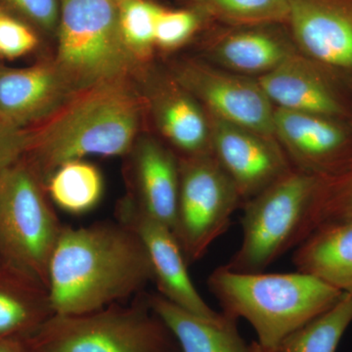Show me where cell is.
<instances>
[{
	"instance_id": "cell-1",
	"label": "cell",
	"mask_w": 352,
	"mask_h": 352,
	"mask_svg": "<svg viewBox=\"0 0 352 352\" xmlns=\"http://www.w3.org/2000/svg\"><path fill=\"white\" fill-rule=\"evenodd\" d=\"M153 280L144 245L119 221L64 226L48 264V293L58 315L97 311L138 294Z\"/></svg>"
},
{
	"instance_id": "cell-2",
	"label": "cell",
	"mask_w": 352,
	"mask_h": 352,
	"mask_svg": "<svg viewBox=\"0 0 352 352\" xmlns=\"http://www.w3.org/2000/svg\"><path fill=\"white\" fill-rule=\"evenodd\" d=\"M133 82L104 83L78 92L47 120L30 129L25 160L44 183L67 162L131 152L147 109Z\"/></svg>"
},
{
	"instance_id": "cell-3",
	"label": "cell",
	"mask_w": 352,
	"mask_h": 352,
	"mask_svg": "<svg viewBox=\"0 0 352 352\" xmlns=\"http://www.w3.org/2000/svg\"><path fill=\"white\" fill-rule=\"evenodd\" d=\"M222 312L245 319L263 349L276 352L291 333L333 307L342 292L318 278L295 273H239L219 266L208 279Z\"/></svg>"
},
{
	"instance_id": "cell-4",
	"label": "cell",
	"mask_w": 352,
	"mask_h": 352,
	"mask_svg": "<svg viewBox=\"0 0 352 352\" xmlns=\"http://www.w3.org/2000/svg\"><path fill=\"white\" fill-rule=\"evenodd\" d=\"M58 31L52 61L75 94L138 80L145 69L124 43L115 0H62Z\"/></svg>"
},
{
	"instance_id": "cell-5",
	"label": "cell",
	"mask_w": 352,
	"mask_h": 352,
	"mask_svg": "<svg viewBox=\"0 0 352 352\" xmlns=\"http://www.w3.org/2000/svg\"><path fill=\"white\" fill-rule=\"evenodd\" d=\"M47 196L44 180L25 157L0 176V258L46 288L64 227Z\"/></svg>"
},
{
	"instance_id": "cell-6",
	"label": "cell",
	"mask_w": 352,
	"mask_h": 352,
	"mask_svg": "<svg viewBox=\"0 0 352 352\" xmlns=\"http://www.w3.org/2000/svg\"><path fill=\"white\" fill-rule=\"evenodd\" d=\"M171 335L147 296L78 315L53 314L30 340L34 352H170Z\"/></svg>"
},
{
	"instance_id": "cell-7",
	"label": "cell",
	"mask_w": 352,
	"mask_h": 352,
	"mask_svg": "<svg viewBox=\"0 0 352 352\" xmlns=\"http://www.w3.org/2000/svg\"><path fill=\"white\" fill-rule=\"evenodd\" d=\"M320 178L294 168L245 201L242 242L226 267L234 272H264L285 252L295 249Z\"/></svg>"
},
{
	"instance_id": "cell-8",
	"label": "cell",
	"mask_w": 352,
	"mask_h": 352,
	"mask_svg": "<svg viewBox=\"0 0 352 352\" xmlns=\"http://www.w3.org/2000/svg\"><path fill=\"white\" fill-rule=\"evenodd\" d=\"M179 190L173 233L188 263L205 256L228 230L242 203L231 178L212 155L178 157Z\"/></svg>"
},
{
	"instance_id": "cell-9",
	"label": "cell",
	"mask_w": 352,
	"mask_h": 352,
	"mask_svg": "<svg viewBox=\"0 0 352 352\" xmlns=\"http://www.w3.org/2000/svg\"><path fill=\"white\" fill-rule=\"evenodd\" d=\"M168 74L208 115L274 138L275 107L258 80L194 59L175 62Z\"/></svg>"
},
{
	"instance_id": "cell-10",
	"label": "cell",
	"mask_w": 352,
	"mask_h": 352,
	"mask_svg": "<svg viewBox=\"0 0 352 352\" xmlns=\"http://www.w3.org/2000/svg\"><path fill=\"white\" fill-rule=\"evenodd\" d=\"M116 212L118 221L133 231L144 245L160 295L190 314L220 320L223 314L212 309L194 286L188 261L170 227L146 214L127 196Z\"/></svg>"
},
{
	"instance_id": "cell-11",
	"label": "cell",
	"mask_w": 352,
	"mask_h": 352,
	"mask_svg": "<svg viewBox=\"0 0 352 352\" xmlns=\"http://www.w3.org/2000/svg\"><path fill=\"white\" fill-rule=\"evenodd\" d=\"M208 117L212 156L235 184L243 204L293 170L272 136Z\"/></svg>"
},
{
	"instance_id": "cell-12",
	"label": "cell",
	"mask_w": 352,
	"mask_h": 352,
	"mask_svg": "<svg viewBox=\"0 0 352 352\" xmlns=\"http://www.w3.org/2000/svg\"><path fill=\"white\" fill-rule=\"evenodd\" d=\"M274 138L294 168L325 177L352 160V124L317 113L275 108Z\"/></svg>"
},
{
	"instance_id": "cell-13",
	"label": "cell",
	"mask_w": 352,
	"mask_h": 352,
	"mask_svg": "<svg viewBox=\"0 0 352 352\" xmlns=\"http://www.w3.org/2000/svg\"><path fill=\"white\" fill-rule=\"evenodd\" d=\"M287 23L300 54L352 78V0H289Z\"/></svg>"
},
{
	"instance_id": "cell-14",
	"label": "cell",
	"mask_w": 352,
	"mask_h": 352,
	"mask_svg": "<svg viewBox=\"0 0 352 352\" xmlns=\"http://www.w3.org/2000/svg\"><path fill=\"white\" fill-rule=\"evenodd\" d=\"M339 76L296 52L270 73L256 78L275 108L351 120Z\"/></svg>"
},
{
	"instance_id": "cell-15",
	"label": "cell",
	"mask_w": 352,
	"mask_h": 352,
	"mask_svg": "<svg viewBox=\"0 0 352 352\" xmlns=\"http://www.w3.org/2000/svg\"><path fill=\"white\" fill-rule=\"evenodd\" d=\"M138 78L144 80L143 96L155 124L178 157L212 155L210 117L195 97L170 74L150 82L144 69Z\"/></svg>"
},
{
	"instance_id": "cell-16",
	"label": "cell",
	"mask_w": 352,
	"mask_h": 352,
	"mask_svg": "<svg viewBox=\"0 0 352 352\" xmlns=\"http://www.w3.org/2000/svg\"><path fill=\"white\" fill-rule=\"evenodd\" d=\"M75 94L53 61L0 69V120L21 129L41 124Z\"/></svg>"
},
{
	"instance_id": "cell-17",
	"label": "cell",
	"mask_w": 352,
	"mask_h": 352,
	"mask_svg": "<svg viewBox=\"0 0 352 352\" xmlns=\"http://www.w3.org/2000/svg\"><path fill=\"white\" fill-rule=\"evenodd\" d=\"M129 154L132 191L127 197L143 212L173 232L179 190L178 156L149 136L138 138Z\"/></svg>"
},
{
	"instance_id": "cell-18",
	"label": "cell",
	"mask_w": 352,
	"mask_h": 352,
	"mask_svg": "<svg viewBox=\"0 0 352 352\" xmlns=\"http://www.w3.org/2000/svg\"><path fill=\"white\" fill-rule=\"evenodd\" d=\"M275 25H244L222 34L208 46V57L238 75H266L298 52L294 41Z\"/></svg>"
},
{
	"instance_id": "cell-19",
	"label": "cell",
	"mask_w": 352,
	"mask_h": 352,
	"mask_svg": "<svg viewBox=\"0 0 352 352\" xmlns=\"http://www.w3.org/2000/svg\"><path fill=\"white\" fill-rule=\"evenodd\" d=\"M295 249L296 271L352 294V219L319 227Z\"/></svg>"
},
{
	"instance_id": "cell-20",
	"label": "cell",
	"mask_w": 352,
	"mask_h": 352,
	"mask_svg": "<svg viewBox=\"0 0 352 352\" xmlns=\"http://www.w3.org/2000/svg\"><path fill=\"white\" fill-rule=\"evenodd\" d=\"M155 314L177 340L182 352H250L237 327V319L224 314L219 321L190 314L160 294L147 296Z\"/></svg>"
},
{
	"instance_id": "cell-21",
	"label": "cell",
	"mask_w": 352,
	"mask_h": 352,
	"mask_svg": "<svg viewBox=\"0 0 352 352\" xmlns=\"http://www.w3.org/2000/svg\"><path fill=\"white\" fill-rule=\"evenodd\" d=\"M53 312L43 284L6 264H0V339L34 333Z\"/></svg>"
},
{
	"instance_id": "cell-22",
	"label": "cell",
	"mask_w": 352,
	"mask_h": 352,
	"mask_svg": "<svg viewBox=\"0 0 352 352\" xmlns=\"http://www.w3.org/2000/svg\"><path fill=\"white\" fill-rule=\"evenodd\" d=\"M51 201L64 212L82 214L96 207L103 195V178L94 164L83 160L67 162L45 180Z\"/></svg>"
},
{
	"instance_id": "cell-23",
	"label": "cell",
	"mask_w": 352,
	"mask_h": 352,
	"mask_svg": "<svg viewBox=\"0 0 352 352\" xmlns=\"http://www.w3.org/2000/svg\"><path fill=\"white\" fill-rule=\"evenodd\" d=\"M352 323V294H342L325 312L291 333L276 352H337Z\"/></svg>"
},
{
	"instance_id": "cell-24",
	"label": "cell",
	"mask_w": 352,
	"mask_h": 352,
	"mask_svg": "<svg viewBox=\"0 0 352 352\" xmlns=\"http://www.w3.org/2000/svg\"><path fill=\"white\" fill-rule=\"evenodd\" d=\"M347 219H352V160L338 173L320 178L295 248L319 227Z\"/></svg>"
},
{
	"instance_id": "cell-25",
	"label": "cell",
	"mask_w": 352,
	"mask_h": 352,
	"mask_svg": "<svg viewBox=\"0 0 352 352\" xmlns=\"http://www.w3.org/2000/svg\"><path fill=\"white\" fill-rule=\"evenodd\" d=\"M192 9L235 25L281 24L288 22L289 0H190Z\"/></svg>"
},
{
	"instance_id": "cell-26",
	"label": "cell",
	"mask_w": 352,
	"mask_h": 352,
	"mask_svg": "<svg viewBox=\"0 0 352 352\" xmlns=\"http://www.w3.org/2000/svg\"><path fill=\"white\" fill-rule=\"evenodd\" d=\"M117 4L124 43L139 63L145 65L156 46L157 22L163 8L150 0H120Z\"/></svg>"
},
{
	"instance_id": "cell-27",
	"label": "cell",
	"mask_w": 352,
	"mask_h": 352,
	"mask_svg": "<svg viewBox=\"0 0 352 352\" xmlns=\"http://www.w3.org/2000/svg\"><path fill=\"white\" fill-rule=\"evenodd\" d=\"M204 16L195 9L166 10L163 8L156 27V46L164 50L180 47L200 27Z\"/></svg>"
},
{
	"instance_id": "cell-28",
	"label": "cell",
	"mask_w": 352,
	"mask_h": 352,
	"mask_svg": "<svg viewBox=\"0 0 352 352\" xmlns=\"http://www.w3.org/2000/svg\"><path fill=\"white\" fill-rule=\"evenodd\" d=\"M36 45L38 38L28 25L6 13H0V56H23Z\"/></svg>"
},
{
	"instance_id": "cell-29",
	"label": "cell",
	"mask_w": 352,
	"mask_h": 352,
	"mask_svg": "<svg viewBox=\"0 0 352 352\" xmlns=\"http://www.w3.org/2000/svg\"><path fill=\"white\" fill-rule=\"evenodd\" d=\"M30 143V129H21L0 120V176L25 156Z\"/></svg>"
},
{
	"instance_id": "cell-30",
	"label": "cell",
	"mask_w": 352,
	"mask_h": 352,
	"mask_svg": "<svg viewBox=\"0 0 352 352\" xmlns=\"http://www.w3.org/2000/svg\"><path fill=\"white\" fill-rule=\"evenodd\" d=\"M25 19L45 31H53L59 25L60 8L57 0H3Z\"/></svg>"
},
{
	"instance_id": "cell-31",
	"label": "cell",
	"mask_w": 352,
	"mask_h": 352,
	"mask_svg": "<svg viewBox=\"0 0 352 352\" xmlns=\"http://www.w3.org/2000/svg\"><path fill=\"white\" fill-rule=\"evenodd\" d=\"M0 352H34L31 347L30 349H25L22 344L17 340H12L11 338L0 339Z\"/></svg>"
},
{
	"instance_id": "cell-32",
	"label": "cell",
	"mask_w": 352,
	"mask_h": 352,
	"mask_svg": "<svg viewBox=\"0 0 352 352\" xmlns=\"http://www.w3.org/2000/svg\"><path fill=\"white\" fill-rule=\"evenodd\" d=\"M250 352H272L270 351H267V349H263V346H259L258 342H254L250 346Z\"/></svg>"
},
{
	"instance_id": "cell-33",
	"label": "cell",
	"mask_w": 352,
	"mask_h": 352,
	"mask_svg": "<svg viewBox=\"0 0 352 352\" xmlns=\"http://www.w3.org/2000/svg\"><path fill=\"white\" fill-rule=\"evenodd\" d=\"M3 263H2L1 258H0V264Z\"/></svg>"
},
{
	"instance_id": "cell-34",
	"label": "cell",
	"mask_w": 352,
	"mask_h": 352,
	"mask_svg": "<svg viewBox=\"0 0 352 352\" xmlns=\"http://www.w3.org/2000/svg\"><path fill=\"white\" fill-rule=\"evenodd\" d=\"M115 1L117 2V3H118V2L120 1V0H115Z\"/></svg>"
},
{
	"instance_id": "cell-35",
	"label": "cell",
	"mask_w": 352,
	"mask_h": 352,
	"mask_svg": "<svg viewBox=\"0 0 352 352\" xmlns=\"http://www.w3.org/2000/svg\"><path fill=\"white\" fill-rule=\"evenodd\" d=\"M1 12H2V11H1V10H0V13H1Z\"/></svg>"
}]
</instances>
